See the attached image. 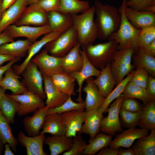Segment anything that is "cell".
<instances>
[{"mask_svg":"<svg viewBox=\"0 0 155 155\" xmlns=\"http://www.w3.org/2000/svg\"><path fill=\"white\" fill-rule=\"evenodd\" d=\"M96 17L95 20L98 29V38L108 40L118 29L121 21L118 8L109 4L104 5L99 0L94 6Z\"/></svg>","mask_w":155,"mask_h":155,"instance_id":"cell-1","label":"cell"},{"mask_svg":"<svg viewBox=\"0 0 155 155\" xmlns=\"http://www.w3.org/2000/svg\"><path fill=\"white\" fill-rule=\"evenodd\" d=\"M95 14L93 6L81 14L71 15L72 25L76 30L81 48L93 44L98 38L97 27L94 20Z\"/></svg>","mask_w":155,"mask_h":155,"instance_id":"cell-2","label":"cell"},{"mask_svg":"<svg viewBox=\"0 0 155 155\" xmlns=\"http://www.w3.org/2000/svg\"><path fill=\"white\" fill-rule=\"evenodd\" d=\"M118 45L115 40H109L106 42L91 44L82 48L84 49L90 62L96 68L101 69L111 63Z\"/></svg>","mask_w":155,"mask_h":155,"instance_id":"cell-3","label":"cell"},{"mask_svg":"<svg viewBox=\"0 0 155 155\" xmlns=\"http://www.w3.org/2000/svg\"><path fill=\"white\" fill-rule=\"evenodd\" d=\"M127 0H123L118 8L121 14V21L117 30L112 34L108 40H114L118 43L117 50L133 47L135 49L140 29L134 26L126 17L124 9Z\"/></svg>","mask_w":155,"mask_h":155,"instance_id":"cell-4","label":"cell"},{"mask_svg":"<svg viewBox=\"0 0 155 155\" xmlns=\"http://www.w3.org/2000/svg\"><path fill=\"white\" fill-rule=\"evenodd\" d=\"M135 51L133 47L117 50L116 51L111 63V71L116 86L133 70L135 67L131 62Z\"/></svg>","mask_w":155,"mask_h":155,"instance_id":"cell-5","label":"cell"},{"mask_svg":"<svg viewBox=\"0 0 155 155\" xmlns=\"http://www.w3.org/2000/svg\"><path fill=\"white\" fill-rule=\"evenodd\" d=\"M78 42L76 32L72 25L44 47L49 54L61 58L66 55Z\"/></svg>","mask_w":155,"mask_h":155,"instance_id":"cell-6","label":"cell"},{"mask_svg":"<svg viewBox=\"0 0 155 155\" xmlns=\"http://www.w3.org/2000/svg\"><path fill=\"white\" fill-rule=\"evenodd\" d=\"M21 74L23 77L21 82L29 92L43 100L46 98L43 86L42 75L36 64L31 61Z\"/></svg>","mask_w":155,"mask_h":155,"instance_id":"cell-7","label":"cell"},{"mask_svg":"<svg viewBox=\"0 0 155 155\" xmlns=\"http://www.w3.org/2000/svg\"><path fill=\"white\" fill-rule=\"evenodd\" d=\"M123 97L121 94L109 106L106 112L107 116L103 118L100 126V131L112 137L117 133L123 131L119 118V113Z\"/></svg>","mask_w":155,"mask_h":155,"instance_id":"cell-8","label":"cell"},{"mask_svg":"<svg viewBox=\"0 0 155 155\" xmlns=\"http://www.w3.org/2000/svg\"><path fill=\"white\" fill-rule=\"evenodd\" d=\"M61 60L62 57L51 55L44 49L35 55L31 61L36 65L42 76L51 77L64 72L62 67Z\"/></svg>","mask_w":155,"mask_h":155,"instance_id":"cell-9","label":"cell"},{"mask_svg":"<svg viewBox=\"0 0 155 155\" xmlns=\"http://www.w3.org/2000/svg\"><path fill=\"white\" fill-rule=\"evenodd\" d=\"M48 13L37 3L32 4L26 8L14 24L17 26H40L46 25L48 23Z\"/></svg>","mask_w":155,"mask_h":155,"instance_id":"cell-10","label":"cell"},{"mask_svg":"<svg viewBox=\"0 0 155 155\" xmlns=\"http://www.w3.org/2000/svg\"><path fill=\"white\" fill-rule=\"evenodd\" d=\"M9 36L14 38L25 37L32 42L42 35L52 32L48 24L40 26L28 25L17 26L14 24L9 26L5 30Z\"/></svg>","mask_w":155,"mask_h":155,"instance_id":"cell-11","label":"cell"},{"mask_svg":"<svg viewBox=\"0 0 155 155\" xmlns=\"http://www.w3.org/2000/svg\"><path fill=\"white\" fill-rule=\"evenodd\" d=\"M61 121L65 129V135L73 137L80 132L86 116V111L74 110L60 114Z\"/></svg>","mask_w":155,"mask_h":155,"instance_id":"cell-12","label":"cell"},{"mask_svg":"<svg viewBox=\"0 0 155 155\" xmlns=\"http://www.w3.org/2000/svg\"><path fill=\"white\" fill-rule=\"evenodd\" d=\"M8 95L19 103L17 113L20 116L33 113L38 109L45 106L42 99L29 91L20 94Z\"/></svg>","mask_w":155,"mask_h":155,"instance_id":"cell-13","label":"cell"},{"mask_svg":"<svg viewBox=\"0 0 155 155\" xmlns=\"http://www.w3.org/2000/svg\"><path fill=\"white\" fill-rule=\"evenodd\" d=\"M149 130L136 127L129 128L117 134L109 145L111 148H129L137 139L149 134Z\"/></svg>","mask_w":155,"mask_h":155,"instance_id":"cell-14","label":"cell"},{"mask_svg":"<svg viewBox=\"0 0 155 155\" xmlns=\"http://www.w3.org/2000/svg\"><path fill=\"white\" fill-rule=\"evenodd\" d=\"M62 33L52 31L46 34L40 40L33 42L27 52V55L23 62L20 65L12 66L15 72L20 76L27 65L32 58L49 42L54 40Z\"/></svg>","mask_w":155,"mask_h":155,"instance_id":"cell-15","label":"cell"},{"mask_svg":"<svg viewBox=\"0 0 155 155\" xmlns=\"http://www.w3.org/2000/svg\"><path fill=\"white\" fill-rule=\"evenodd\" d=\"M82 49L81 53L83 59V66L80 71L70 74L75 78L78 85V89L77 91L78 92V96L76 100L78 102L84 101L82 98V91L84 82L90 77H97L100 72V70L95 67L88 60L84 49Z\"/></svg>","mask_w":155,"mask_h":155,"instance_id":"cell-16","label":"cell"},{"mask_svg":"<svg viewBox=\"0 0 155 155\" xmlns=\"http://www.w3.org/2000/svg\"><path fill=\"white\" fill-rule=\"evenodd\" d=\"M42 77L46 98L45 106L49 109L60 106L67 100L69 96L63 93L56 87L50 76Z\"/></svg>","mask_w":155,"mask_h":155,"instance_id":"cell-17","label":"cell"},{"mask_svg":"<svg viewBox=\"0 0 155 155\" xmlns=\"http://www.w3.org/2000/svg\"><path fill=\"white\" fill-rule=\"evenodd\" d=\"M124 12L131 23L139 29L155 26V13L135 10L126 5Z\"/></svg>","mask_w":155,"mask_h":155,"instance_id":"cell-18","label":"cell"},{"mask_svg":"<svg viewBox=\"0 0 155 155\" xmlns=\"http://www.w3.org/2000/svg\"><path fill=\"white\" fill-rule=\"evenodd\" d=\"M45 138L44 134L40 133L38 135L30 137L20 131L17 139L20 145L26 148L27 155H46L43 149Z\"/></svg>","mask_w":155,"mask_h":155,"instance_id":"cell-19","label":"cell"},{"mask_svg":"<svg viewBox=\"0 0 155 155\" xmlns=\"http://www.w3.org/2000/svg\"><path fill=\"white\" fill-rule=\"evenodd\" d=\"M81 46L78 42L64 57H62L61 65L64 72L70 74L80 71L83 64Z\"/></svg>","mask_w":155,"mask_h":155,"instance_id":"cell-20","label":"cell"},{"mask_svg":"<svg viewBox=\"0 0 155 155\" xmlns=\"http://www.w3.org/2000/svg\"><path fill=\"white\" fill-rule=\"evenodd\" d=\"M28 6L26 0H16L2 13L0 19V34L9 26L16 22Z\"/></svg>","mask_w":155,"mask_h":155,"instance_id":"cell-21","label":"cell"},{"mask_svg":"<svg viewBox=\"0 0 155 155\" xmlns=\"http://www.w3.org/2000/svg\"><path fill=\"white\" fill-rule=\"evenodd\" d=\"M93 79L92 77L87 79L85 81L86 85L82 90L86 95L85 101L86 111L95 109H98L105 99L101 94L97 86L93 82Z\"/></svg>","mask_w":155,"mask_h":155,"instance_id":"cell-22","label":"cell"},{"mask_svg":"<svg viewBox=\"0 0 155 155\" xmlns=\"http://www.w3.org/2000/svg\"><path fill=\"white\" fill-rule=\"evenodd\" d=\"M48 108L45 106L38 109L31 116H27L24 119L23 123L26 131L28 135L33 137L40 134Z\"/></svg>","mask_w":155,"mask_h":155,"instance_id":"cell-23","label":"cell"},{"mask_svg":"<svg viewBox=\"0 0 155 155\" xmlns=\"http://www.w3.org/2000/svg\"><path fill=\"white\" fill-rule=\"evenodd\" d=\"M93 82L99 89L101 95L106 98L113 90L116 82L112 74L111 63L101 69L100 72Z\"/></svg>","mask_w":155,"mask_h":155,"instance_id":"cell-24","label":"cell"},{"mask_svg":"<svg viewBox=\"0 0 155 155\" xmlns=\"http://www.w3.org/2000/svg\"><path fill=\"white\" fill-rule=\"evenodd\" d=\"M86 111V118L82 125L80 133H84L89 135V143L99 132L101 122L103 115L99 113L98 109H96Z\"/></svg>","mask_w":155,"mask_h":155,"instance_id":"cell-25","label":"cell"},{"mask_svg":"<svg viewBox=\"0 0 155 155\" xmlns=\"http://www.w3.org/2000/svg\"><path fill=\"white\" fill-rule=\"evenodd\" d=\"M73 142V137L65 135L47 137L45 138L44 144L48 146L50 155H58L69 150Z\"/></svg>","mask_w":155,"mask_h":155,"instance_id":"cell-26","label":"cell"},{"mask_svg":"<svg viewBox=\"0 0 155 155\" xmlns=\"http://www.w3.org/2000/svg\"><path fill=\"white\" fill-rule=\"evenodd\" d=\"M0 82V86L6 90H10L13 95H18L28 92L27 89L19 79L21 77L15 72L12 67L7 69Z\"/></svg>","mask_w":155,"mask_h":155,"instance_id":"cell-27","label":"cell"},{"mask_svg":"<svg viewBox=\"0 0 155 155\" xmlns=\"http://www.w3.org/2000/svg\"><path fill=\"white\" fill-rule=\"evenodd\" d=\"M48 22L52 32L62 33L72 25L71 15L58 11H51L48 12Z\"/></svg>","mask_w":155,"mask_h":155,"instance_id":"cell-28","label":"cell"},{"mask_svg":"<svg viewBox=\"0 0 155 155\" xmlns=\"http://www.w3.org/2000/svg\"><path fill=\"white\" fill-rule=\"evenodd\" d=\"M135 67L145 69L149 75L155 78V57L146 53L142 47H138L132 57Z\"/></svg>","mask_w":155,"mask_h":155,"instance_id":"cell-29","label":"cell"},{"mask_svg":"<svg viewBox=\"0 0 155 155\" xmlns=\"http://www.w3.org/2000/svg\"><path fill=\"white\" fill-rule=\"evenodd\" d=\"M32 43L26 39L5 43L0 45V53L16 57H22L26 55Z\"/></svg>","mask_w":155,"mask_h":155,"instance_id":"cell-30","label":"cell"},{"mask_svg":"<svg viewBox=\"0 0 155 155\" xmlns=\"http://www.w3.org/2000/svg\"><path fill=\"white\" fill-rule=\"evenodd\" d=\"M148 135L138 139L132 145L135 155H155V129Z\"/></svg>","mask_w":155,"mask_h":155,"instance_id":"cell-31","label":"cell"},{"mask_svg":"<svg viewBox=\"0 0 155 155\" xmlns=\"http://www.w3.org/2000/svg\"><path fill=\"white\" fill-rule=\"evenodd\" d=\"M41 134L48 133L52 135H65V127L61 121L60 114L54 113L46 116L42 127Z\"/></svg>","mask_w":155,"mask_h":155,"instance_id":"cell-32","label":"cell"},{"mask_svg":"<svg viewBox=\"0 0 155 155\" xmlns=\"http://www.w3.org/2000/svg\"><path fill=\"white\" fill-rule=\"evenodd\" d=\"M55 86L61 92L69 96H75V78L70 74L63 72L51 76Z\"/></svg>","mask_w":155,"mask_h":155,"instance_id":"cell-33","label":"cell"},{"mask_svg":"<svg viewBox=\"0 0 155 155\" xmlns=\"http://www.w3.org/2000/svg\"><path fill=\"white\" fill-rule=\"evenodd\" d=\"M89 3L87 1L60 0L59 11L71 15L82 13L90 8Z\"/></svg>","mask_w":155,"mask_h":155,"instance_id":"cell-34","label":"cell"},{"mask_svg":"<svg viewBox=\"0 0 155 155\" xmlns=\"http://www.w3.org/2000/svg\"><path fill=\"white\" fill-rule=\"evenodd\" d=\"M19 103L5 94L0 101V110L10 124L15 122V114L18 109Z\"/></svg>","mask_w":155,"mask_h":155,"instance_id":"cell-35","label":"cell"},{"mask_svg":"<svg viewBox=\"0 0 155 155\" xmlns=\"http://www.w3.org/2000/svg\"><path fill=\"white\" fill-rule=\"evenodd\" d=\"M112 136L104 133H98L94 139L87 145L84 152V155H94L104 148L109 146Z\"/></svg>","mask_w":155,"mask_h":155,"instance_id":"cell-36","label":"cell"},{"mask_svg":"<svg viewBox=\"0 0 155 155\" xmlns=\"http://www.w3.org/2000/svg\"><path fill=\"white\" fill-rule=\"evenodd\" d=\"M9 124L0 110V140L4 144H9L13 151L16 152L18 142L13 134Z\"/></svg>","mask_w":155,"mask_h":155,"instance_id":"cell-37","label":"cell"},{"mask_svg":"<svg viewBox=\"0 0 155 155\" xmlns=\"http://www.w3.org/2000/svg\"><path fill=\"white\" fill-rule=\"evenodd\" d=\"M138 126L150 130L155 129V100L148 101L144 105Z\"/></svg>","mask_w":155,"mask_h":155,"instance_id":"cell-38","label":"cell"},{"mask_svg":"<svg viewBox=\"0 0 155 155\" xmlns=\"http://www.w3.org/2000/svg\"><path fill=\"white\" fill-rule=\"evenodd\" d=\"M133 70L128 74L121 82L117 85L110 94L105 98L103 103L98 109L99 113L103 115V113H106L107 110L110 104L122 94L125 86L131 79L133 75Z\"/></svg>","mask_w":155,"mask_h":155,"instance_id":"cell-39","label":"cell"},{"mask_svg":"<svg viewBox=\"0 0 155 155\" xmlns=\"http://www.w3.org/2000/svg\"><path fill=\"white\" fill-rule=\"evenodd\" d=\"M121 95L123 98L139 99L143 102L144 105L148 102V96L146 88L135 85L129 82L125 86Z\"/></svg>","mask_w":155,"mask_h":155,"instance_id":"cell-40","label":"cell"},{"mask_svg":"<svg viewBox=\"0 0 155 155\" xmlns=\"http://www.w3.org/2000/svg\"><path fill=\"white\" fill-rule=\"evenodd\" d=\"M143 110L136 112H130L120 108L119 118L122 127L126 128L136 127L143 113Z\"/></svg>","mask_w":155,"mask_h":155,"instance_id":"cell-41","label":"cell"},{"mask_svg":"<svg viewBox=\"0 0 155 155\" xmlns=\"http://www.w3.org/2000/svg\"><path fill=\"white\" fill-rule=\"evenodd\" d=\"M86 109L85 101L76 102L72 99L71 96H69L67 100L59 106L48 109L46 115L54 113H61L74 110L84 111Z\"/></svg>","mask_w":155,"mask_h":155,"instance_id":"cell-42","label":"cell"},{"mask_svg":"<svg viewBox=\"0 0 155 155\" xmlns=\"http://www.w3.org/2000/svg\"><path fill=\"white\" fill-rule=\"evenodd\" d=\"M155 40V26L140 29L135 49L138 47L143 48Z\"/></svg>","mask_w":155,"mask_h":155,"instance_id":"cell-43","label":"cell"},{"mask_svg":"<svg viewBox=\"0 0 155 155\" xmlns=\"http://www.w3.org/2000/svg\"><path fill=\"white\" fill-rule=\"evenodd\" d=\"M85 140L81 134H78L73 137V142L70 149L63 153V155H83L84 150L87 145Z\"/></svg>","mask_w":155,"mask_h":155,"instance_id":"cell-44","label":"cell"},{"mask_svg":"<svg viewBox=\"0 0 155 155\" xmlns=\"http://www.w3.org/2000/svg\"><path fill=\"white\" fill-rule=\"evenodd\" d=\"M149 75L145 69L140 67L137 68L133 70V76L129 82L135 85L146 88Z\"/></svg>","mask_w":155,"mask_h":155,"instance_id":"cell-45","label":"cell"},{"mask_svg":"<svg viewBox=\"0 0 155 155\" xmlns=\"http://www.w3.org/2000/svg\"><path fill=\"white\" fill-rule=\"evenodd\" d=\"M126 5L135 10L147 11L149 7L155 5V0H127Z\"/></svg>","mask_w":155,"mask_h":155,"instance_id":"cell-46","label":"cell"},{"mask_svg":"<svg viewBox=\"0 0 155 155\" xmlns=\"http://www.w3.org/2000/svg\"><path fill=\"white\" fill-rule=\"evenodd\" d=\"M144 106L135 99L123 98L121 103V108L130 112H136L142 110Z\"/></svg>","mask_w":155,"mask_h":155,"instance_id":"cell-47","label":"cell"},{"mask_svg":"<svg viewBox=\"0 0 155 155\" xmlns=\"http://www.w3.org/2000/svg\"><path fill=\"white\" fill-rule=\"evenodd\" d=\"M37 3L41 8L48 13L53 11H59L60 0H41Z\"/></svg>","mask_w":155,"mask_h":155,"instance_id":"cell-48","label":"cell"},{"mask_svg":"<svg viewBox=\"0 0 155 155\" xmlns=\"http://www.w3.org/2000/svg\"><path fill=\"white\" fill-rule=\"evenodd\" d=\"M146 90L148 96V102L155 100V78L149 75Z\"/></svg>","mask_w":155,"mask_h":155,"instance_id":"cell-49","label":"cell"},{"mask_svg":"<svg viewBox=\"0 0 155 155\" xmlns=\"http://www.w3.org/2000/svg\"><path fill=\"white\" fill-rule=\"evenodd\" d=\"M119 148H111L106 146L100 150L97 155H118Z\"/></svg>","mask_w":155,"mask_h":155,"instance_id":"cell-50","label":"cell"},{"mask_svg":"<svg viewBox=\"0 0 155 155\" xmlns=\"http://www.w3.org/2000/svg\"><path fill=\"white\" fill-rule=\"evenodd\" d=\"M20 58L16 57L13 60L9 61L7 64L3 66L0 67V82L3 78V75L6 71L10 67L12 66L13 64L19 61Z\"/></svg>","mask_w":155,"mask_h":155,"instance_id":"cell-51","label":"cell"},{"mask_svg":"<svg viewBox=\"0 0 155 155\" xmlns=\"http://www.w3.org/2000/svg\"><path fill=\"white\" fill-rule=\"evenodd\" d=\"M13 41L14 39L9 36L5 30L0 34V45Z\"/></svg>","mask_w":155,"mask_h":155,"instance_id":"cell-52","label":"cell"},{"mask_svg":"<svg viewBox=\"0 0 155 155\" xmlns=\"http://www.w3.org/2000/svg\"><path fill=\"white\" fill-rule=\"evenodd\" d=\"M142 48L146 53L155 57V40Z\"/></svg>","mask_w":155,"mask_h":155,"instance_id":"cell-53","label":"cell"},{"mask_svg":"<svg viewBox=\"0 0 155 155\" xmlns=\"http://www.w3.org/2000/svg\"><path fill=\"white\" fill-rule=\"evenodd\" d=\"M16 0H2L1 3L2 13L10 7L15 2Z\"/></svg>","mask_w":155,"mask_h":155,"instance_id":"cell-54","label":"cell"},{"mask_svg":"<svg viewBox=\"0 0 155 155\" xmlns=\"http://www.w3.org/2000/svg\"><path fill=\"white\" fill-rule=\"evenodd\" d=\"M16 57L8 55L3 54L0 53V65L5 62L11 61Z\"/></svg>","mask_w":155,"mask_h":155,"instance_id":"cell-55","label":"cell"},{"mask_svg":"<svg viewBox=\"0 0 155 155\" xmlns=\"http://www.w3.org/2000/svg\"><path fill=\"white\" fill-rule=\"evenodd\" d=\"M118 155H135V154L132 148L128 149H123L119 148Z\"/></svg>","mask_w":155,"mask_h":155,"instance_id":"cell-56","label":"cell"},{"mask_svg":"<svg viewBox=\"0 0 155 155\" xmlns=\"http://www.w3.org/2000/svg\"><path fill=\"white\" fill-rule=\"evenodd\" d=\"M5 150L4 151V155H14V154L11 149V146L8 143H6L5 145Z\"/></svg>","mask_w":155,"mask_h":155,"instance_id":"cell-57","label":"cell"},{"mask_svg":"<svg viewBox=\"0 0 155 155\" xmlns=\"http://www.w3.org/2000/svg\"><path fill=\"white\" fill-rule=\"evenodd\" d=\"M6 90L0 86V101L3 96L5 94Z\"/></svg>","mask_w":155,"mask_h":155,"instance_id":"cell-58","label":"cell"},{"mask_svg":"<svg viewBox=\"0 0 155 155\" xmlns=\"http://www.w3.org/2000/svg\"><path fill=\"white\" fill-rule=\"evenodd\" d=\"M41 0H26L28 5L37 3Z\"/></svg>","mask_w":155,"mask_h":155,"instance_id":"cell-59","label":"cell"},{"mask_svg":"<svg viewBox=\"0 0 155 155\" xmlns=\"http://www.w3.org/2000/svg\"><path fill=\"white\" fill-rule=\"evenodd\" d=\"M4 144L0 140V155H1L4 148Z\"/></svg>","mask_w":155,"mask_h":155,"instance_id":"cell-60","label":"cell"},{"mask_svg":"<svg viewBox=\"0 0 155 155\" xmlns=\"http://www.w3.org/2000/svg\"><path fill=\"white\" fill-rule=\"evenodd\" d=\"M2 1V0H0V19L2 13L1 10V3Z\"/></svg>","mask_w":155,"mask_h":155,"instance_id":"cell-61","label":"cell"}]
</instances>
